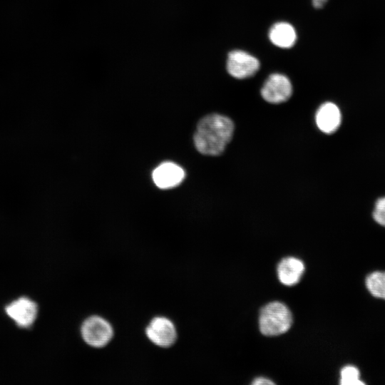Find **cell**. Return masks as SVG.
Here are the masks:
<instances>
[{"label": "cell", "mask_w": 385, "mask_h": 385, "mask_svg": "<svg viewBox=\"0 0 385 385\" xmlns=\"http://www.w3.org/2000/svg\"><path fill=\"white\" fill-rule=\"evenodd\" d=\"M233 122L219 114H210L197 123L194 135V143L200 153L207 155L221 154L232 139Z\"/></svg>", "instance_id": "1"}, {"label": "cell", "mask_w": 385, "mask_h": 385, "mask_svg": "<svg viewBox=\"0 0 385 385\" xmlns=\"http://www.w3.org/2000/svg\"><path fill=\"white\" fill-rule=\"evenodd\" d=\"M292 317L290 310L280 302H272L260 311L259 326L266 336H277L286 332L291 327Z\"/></svg>", "instance_id": "2"}, {"label": "cell", "mask_w": 385, "mask_h": 385, "mask_svg": "<svg viewBox=\"0 0 385 385\" xmlns=\"http://www.w3.org/2000/svg\"><path fill=\"white\" fill-rule=\"evenodd\" d=\"M83 340L93 347L106 346L113 337L111 325L98 316L90 317L85 320L81 327Z\"/></svg>", "instance_id": "3"}, {"label": "cell", "mask_w": 385, "mask_h": 385, "mask_svg": "<svg viewBox=\"0 0 385 385\" xmlns=\"http://www.w3.org/2000/svg\"><path fill=\"white\" fill-rule=\"evenodd\" d=\"M226 66L230 76L243 79L257 72L260 62L257 58L244 51L235 50L229 53Z\"/></svg>", "instance_id": "4"}, {"label": "cell", "mask_w": 385, "mask_h": 385, "mask_svg": "<svg viewBox=\"0 0 385 385\" xmlns=\"http://www.w3.org/2000/svg\"><path fill=\"white\" fill-rule=\"evenodd\" d=\"M292 93L289 79L281 73L271 74L265 82L262 89V97L270 103H281L287 101Z\"/></svg>", "instance_id": "5"}, {"label": "cell", "mask_w": 385, "mask_h": 385, "mask_svg": "<svg viewBox=\"0 0 385 385\" xmlns=\"http://www.w3.org/2000/svg\"><path fill=\"white\" fill-rule=\"evenodd\" d=\"M146 335L155 345L169 347L176 341L177 332L173 322L163 317H155L146 328Z\"/></svg>", "instance_id": "6"}, {"label": "cell", "mask_w": 385, "mask_h": 385, "mask_svg": "<svg viewBox=\"0 0 385 385\" xmlns=\"http://www.w3.org/2000/svg\"><path fill=\"white\" fill-rule=\"evenodd\" d=\"M6 314L18 326L23 328L31 327L37 316V305L27 298H20L6 307Z\"/></svg>", "instance_id": "7"}, {"label": "cell", "mask_w": 385, "mask_h": 385, "mask_svg": "<svg viewBox=\"0 0 385 385\" xmlns=\"http://www.w3.org/2000/svg\"><path fill=\"white\" fill-rule=\"evenodd\" d=\"M184 170L172 162H164L155 168L152 178L155 185L168 189L178 185L185 178Z\"/></svg>", "instance_id": "8"}, {"label": "cell", "mask_w": 385, "mask_h": 385, "mask_svg": "<svg viewBox=\"0 0 385 385\" xmlns=\"http://www.w3.org/2000/svg\"><path fill=\"white\" fill-rule=\"evenodd\" d=\"M342 121L340 111L332 102L323 103L316 113V123L323 133L331 134L339 127Z\"/></svg>", "instance_id": "9"}, {"label": "cell", "mask_w": 385, "mask_h": 385, "mask_svg": "<svg viewBox=\"0 0 385 385\" xmlns=\"http://www.w3.org/2000/svg\"><path fill=\"white\" fill-rule=\"evenodd\" d=\"M304 270L303 262L295 257L284 258L277 267L280 282L287 286L296 284L300 280Z\"/></svg>", "instance_id": "10"}, {"label": "cell", "mask_w": 385, "mask_h": 385, "mask_svg": "<svg viewBox=\"0 0 385 385\" xmlns=\"http://www.w3.org/2000/svg\"><path fill=\"white\" fill-rule=\"evenodd\" d=\"M269 38L274 45L282 48H289L295 43L297 34L290 24L282 21L274 24L271 27Z\"/></svg>", "instance_id": "11"}, {"label": "cell", "mask_w": 385, "mask_h": 385, "mask_svg": "<svg viewBox=\"0 0 385 385\" xmlns=\"http://www.w3.org/2000/svg\"><path fill=\"white\" fill-rule=\"evenodd\" d=\"M369 292L374 297L385 300V271H374L365 279Z\"/></svg>", "instance_id": "12"}, {"label": "cell", "mask_w": 385, "mask_h": 385, "mask_svg": "<svg viewBox=\"0 0 385 385\" xmlns=\"http://www.w3.org/2000/svg\"><path fill=\"white\" fill-rule=\"evenodd\" d=\"M365 383L360 379V371L353 365L344 366L340 371V384L362 385Z\"/></svg>", "instance_id": "13"}, {"label": "cell", "mask_w": 385, "mask_h": 385, "mask_svg": "<svg viewBox=\"0 0 385 385\" xmlns=\"http://www.w3.org/2000/svg\"><path fill=\"white\" fill-rule=\"evenodd\" d=\"M373 218L379 225L385 227V197H381L376 201Z\"/></svg>", "instance_id": "14"}, {"label": "cell", "mask_w": 385, "mask_h": 385, "mask_svg": "<svg viewBox=\"0 0 385 385\" xmlns=\"http://www.w3.org/2000/svg\"><path fill=\"white\" fill-rule=\"evenodd\" d=\"M254 385H260V384H274L273 381L271 380L264 378V377H259L255 379L252 383Z\"/></svg>", "instance_id": "15"}, {"label": "cell", "mask_w": 385, "mask_h": 385, "mask_svg": "<svg viewBox=\"0 0 385 385\" xmlns=\"http://www.w3.org/2000/svg\"><path fill=\"white\" fill-rule=\"evenodd\" d=\"M327 1L328 0H312V5L316 9L322 8Z\"/></svg>", "instance_id": "16"}]
</instances>
